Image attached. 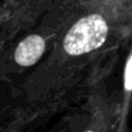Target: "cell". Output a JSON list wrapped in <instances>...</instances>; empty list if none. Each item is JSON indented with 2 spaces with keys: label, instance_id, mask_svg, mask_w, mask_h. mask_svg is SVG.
I'll use <instances>...</instances> for the list:
<instances>
[{
  "label": "cell",
  "instance_id": "cell-2",
  "mask_svg": "<svg viewBox=\"0 0 132 132\" xmlns=\"http://www.w3.org/2000/svg\"><path fill=\"white\" fill-rule=\"evenodd\" d=\"M45 42L38 35L26 37L15 50V62L21 66H31L42 57Z\"/></svg>",
  "mask_w": 132,
  "mask_h": 132
},
{
  "label": "cell",
  "instance_id": "cell-1",
  "mask_svg": "<svg viewBox=\"0 0 132 132\" xmlns=\"http://www.w3.org/2000/svg\"><path fill=\"white\" fill-rule=\"evenodd\" d=\"M108 35V24L98 14L79 20L64 38V49L71 56H79L100 48Z\"/></svg>",
  "mask_w": 132,
  "mask_h": 132
},
{
  "label": "cell",
  "instance_id": "cell-3",
  "mask_svg": "<svg viewBox=\"0 0 132 132\" xmlns=\"http://www.w3.org/2000/svg\"><path fill=\"white\" fill-rule=\"evenodd\" d=\"M131 63H132V60H131V56H129V58H128V60H126V66H125V82H124V85H125V89L128 92H130L131 90V88H132V84H131V80H132V78H131Z\"/></svg>",
  "mask_w": 132,
  "mask_h": 132
},
{
  "label": "cell",
  "instance_id": "cell-4",
  "mask_svg": "<svg viewBox=\"0 0 132 132\" xmlns=\"http://www.w3.org/2000/svg\"><path fill=\"white\" fill-rule=\"evenodd\" d=\"M87 132H94V131H87Z\"/></svg>",
  "mask_w": 132,
  "mask_h": 132
}]
</instances>
